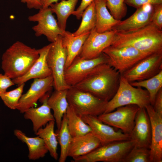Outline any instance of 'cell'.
I'll return each instance as SVG.
<instances>
[{"label":"cell","mask_w":162,"mask_h":162,"mask_svg":"<svg viewBox=\"0 0 162 162\" xmlns=\"http://www.w3.org/2000/svg\"><path fill=\"white\" fill-rule=\"evenodd\" d=\"M15 136L28 147L29 160H35L43 158L48 152V149L42 138L38 136L30 137L26 136L21 130L15 129L14 131Z\"/></svg>","instance_id":"obj_24"},{"label":"cell","mask_w":162,"mask_h":162,"mask_svg":"<svg viewBox=\"0 0 162 162\" xmlns=\"http://www.w3.org/2000/svg\"><path fill=\"white\" fill-rule=\"evenodd\" d=\"M59 0H46L42 4L43 7H49L51 4L58 2Z\"/></svg>","instance_id":"obj_41"},{"label":"cell","mask_w":162,"mask_h":162,"mask_svg":"<svg viewBox=\"0 0 162 162\" xmlns=\"http://www.w3.org/2000/svg\"><path fill=\"white\" fill-rule=\"evenodd\" d=\"M125 0H106V7L116 20H121L126 15L127 8Z\"/></svg>","instance_id":"obj_34"},{"label":"cell","mask_w":162,"mask_h":162,"mask_svg":"<svg viewBox=\"0 0 162 162\" xmlns=\"http://www.w3.org/2000/svg\"><path fill=\"white\" fill-rule=\"evenodd\" d=\"M55 133L60 146V154L58 161L65 162L68 157V153L73 137L68 127L66 113L63 117L60 128L57 129Z\"/></svg>","instance_id":"obj_28"},{"label":"cell","mask_w":162,"mask_h":162,"mask_svg":"<svg viewBox=\"0 0 162 162\" xmlns=\"http://www.w3.org/2000/svg\"><path fill=\"white\" fill-rule=\"evenodd\" d=\"M51 43L38 49L39 56L28 72L23 75L12 79L15 84L19 86L29 80L36 78L42 79L52 75V72L46 61L48 52Z\"/></svg>","instance_id":"obj_19"},{"label":"cell","mask_w":162,"mask_h":162,"mask_svg":"<svg viewBox=\"0 0 162 162\" xmlns=\"http://www.w3.org/2000/svg\"><path fill=\"white\" fill-rule=\"evenodd\" d=\"M69 104L79 116L87 115L98 116L104 113L107 101L74 87L67 90Z\"/></svg>","instance_id":"obj_5"},{"label":"cell","mask_w":162,"mask_h":162,"mask_svg":"<svg viewBox=\"0 0 162 162\" xmlns=\"http://www.w3.org/2000/svg\"><path fill=\"white\" fill-rule=\"evenodd\" d=\"M162 70V52L151 54L121 74L130 83L148 79Z\"/></svg>","instance_id":"obj_9"},{"label":"cell","mask_w":162,"mask_h":162,"mask_svg":"<svg viewBox=\"0 0 162 162\" xmlns=\"http://www.w3.org/2000/svg\"><path fill=\"white\" fill-rule=\"evenodd\" d=\"M121 74L108 63L94 68L82 80L73 86L88 92L106 101L116 93Z\"/></svg>","instance_id":"obj_1"},{"label":"cell","mask_w":162,"mask_h":162,"mask_svg":"<svg viewBox=\"0 0 162 162\" xmlns=\"http://www.w3.org/2000/svg\"><path fill=\"white\" fill-rule=\"evenodd\" d=\"M123 162H151L149 148L134 146L124 158Z\"/></svg>","instance_id":"obj_32"},{"label":"cell","mask_w":162,"mask_h":162,"mask_svg":"<svg viewBox=\"0 0 162 162\" xmlns=\"http://www.w3.org/2000/svg\"><path fill=\"white\" fill-rule=\"evenodd\" d=\"M52 13L50 7H42L38 13L28 18L29 21L37 22L32 28L35 35H44L51 43L55 42L59 36H62L65 31L60 28Z\"/></svg>","instance_id":"obj_10"},{"label":"cell","mask_w":162,"mask_h":162,"mask_svg":"<svg viewBox=\"0 0 162 162\" xmlns=\"http://www.w3.org/2000/svg\"><path fill=\"white\" fill-rule=\"evenodd\" d=\"M134 146L131 140L112 142L99 147L84 155L72 158L73 162H123Z\"/></svg>","instance_id":"obj_6"},{"label":"cell","mask_w":162,"mask_h":162,"mask_svg":"<svg viewBox=\"0 0 162 162\" xmlns=\"http://www.w3.org/2000/svg\"><path fill=\"white\" fill-rule=\"evenodd\" d=\"M150 104L148 92L143 88L132 86L121 74L118 90L113 97L107 101L104 113L127 105H135L142 108Z\"/></svg>","instance_id":"obj_4"},{"label":"cell","mask_w":162,"mask_h":162,"mask_svg":"<svg viewBox=\"0 0 162 162\" xmlns=\"http://www.w3.org/2000/svg\"><path fill=\"white\" fill-rule=\"evenodd\" d=\"M26 4L27 8L29 9L39 10L43 7L41 0H17Z\"/></svg>","instance_id":"obj_40"},{"label":"cell","mask_w":162,"mask_h":162,"mask_svg":"<svg viewBox=\"0 0 162 162\" xmlns=\"http://www.w3.org/2000/svg\"><path fill=\"white\" fill-rule=\"evenodd\" d=\"M78 0H62L59 2L53 3L50 6L53 13L57 17V22L60 28L65 31L67 20L75 10Z\"/></svg>","instance_id":"obj_26"},{"label":"cell","mask_w":162,"mask_h":162,"mask_svg":"<svg viewBox=\"0 0 162 162\" xmlns=\"http://www.w3.org/2000/svg\"><path fill=\"white\" fill-rule=\"evenodd\" d=\"M94 0H82L80 4L77 9L74 10L72 14L80 20L82 17L83 12L85 10Z\"/></svg>","instance_id":"obj_38"},{"label":"cell","mask_w":162,"mask_h":162,"mask_svg":"<svg viewBox=\"0 0 162 162\" xmlns=\"http://www.w3.org/2000/svg\"><path fill=\"white\" fill-rule=\"evenodd\" d=\"M111 46H131L150 54L162 52V31L152 22L134 31L116 32Z\"/></svg>","instance_id":"obj_2"},{"label":"cell","mask_w":162,"mask_h":162,"mask_svg":"<svg viewBox=\"0 0 162 162\" xmlns=\"http://www.w3.org/2000/svg\"><path fill=\"white\" fill-rule=\"evenodd\" d=\"M25 83L19 86L15 89L6 92L1 98L4 104L10 109H16L19 100L22 95Z\"/></svg>","instance_id":"obj_33"},{"label":"cell","mask_w":162,"mask_h":162,"mask_svg":"<svg viewBox=\"0 0 162 162\" xmlns=\"http://www.w3.org/2000/svg\"><path fill=\"white\" fill-rule=\"evenodd\" d=\"M67 56L66 47L62 43V36H58L51 45L46 58L47 64L52 72L55 90L68 89L70 87L64 78L65 66Z\"/></svg>","instance_id":"obj_7"},{"label":"cell","mask_w":162,"mask_h":162,"mask_svg":"<svg viewBox=\"0 0 162 162\" xmlns=\"http://www.w3.org/2000/svg\"><path fill=\"white\" fill-rule=\"evenodd\" d=\"M46 0H41V2L42 3V4H43V2H44ZM43 5V4H42Z\"/></svg>","instance_id":"obj_42"},{"label":"cell","mask_w":162,"mask_h":162,"mask_svg":"<svg viewBox=\"0 0 162 162\" xmlns=\"http://www.w3.org/2000/svg\"><path fill=\"white\" fill-rule=\"evenodd\" d=\"M151 127L150 146L151 162H162V116L158 114L150 104L145 107Z\"/></svg>","instance_id":"obj_17"},{"label":"cell","mask_w":162,"mask_h":162,"mask_svg":"<svg viewBox=\"0 0 162 162\" xmlns=\"http://www.w3.org/2000/svg\"><path fill=\"white\" fill-rule=\"evenodd\" d=\"M116 31L112 30L103 33L98 32L95 28L90 32L78 56L86 59L99 56L103 50L110 46Z\"/></svg>","instance_id":"obj_13"},{"label":"cell","mask_w":162,"mask_h":162,"mask_svg":"<svg viewBox=\"0 0 162 162\" xmlns=\"http://www.w3.org/2000/svg\"><path fill=\"white\" fill-rule=\"evenodd\" d=\"M103 52L107 57L108 64L121 74L151 55L131 46L114 47L111 45L105 49Z\"/></svg>","instance_id":"obj_8"},{"label":"cell","mask_w":162,"mask_h":162,"mask_svg":"<svg viewBox=\"0 0 162 162\" xmlns=\"http://www.w3.org/2000/svg\"><path fill=\"white\" fill-rule=\"evenodd\" d=\"M152 22L159 29L162 28V4L153 5Z\"/></svg>","instance_id":"obj_35"},{"label":"cell","mask_w":162,"mask_h":162,"mask_svg":"<svg viewBox=\"0 0 162 162\" xmlns=\"http://www.w3.org/2000/svg\"><path fill=\"white\" fill-rule=\"evenodd\" d=\"M140 108L136 105H127L118 107L115 111L103 113L98 117L104 123L119 128L124 133L130 135Z\"/></svg>","instance_id":"obj_11"},{"label":"cell","mask_w":162,"mask_h":162,"mask_svg":"<svg viewBox=\"0 0 162 162\" xmlns=\"http://www.w3.org/2000/svg\"><path fill=\"white\" fill-rule=\"evenodd\" d=\"M96 22L95 28L98 32L103 33L112 30L120 20L115 19L107 10L106 0H94Z\"/></svg>","instance_id":"obj_25"},{"label":"cell","mask_w":162,"mask_h":162,"mask_svg":"<svg viewBox=\"0 0 162 162\" xmlns=\"http://www.w3.org/2000/svg\"><path fill=\"white\" fill-rule=\"evenodd\" d=\"M49 96L47 94L40 100L42 103L41 106L37 108H30L24 113V118L31 121L33 130L35 134L40 128L44 127L49 122L55 121L47 102Z\"/></svg>","instance_id":"obj_20"},{"label":"cell","mask_w":162,"mask_h":162,"mask_svg":"<svg viewBox=\"0 0 162 162\" xmlns=\"http://www.w3.org/2000/svg\"><path fill=\"white\" fill-rule=\"evenodd\" d=\"M101 145L98 139L91 132L72 137L68 157L72 158L86 155Z\"/></svg>","instance_id":"obj_21"},{"label":"cell","mask_w":162,"mask_h":162,"mask_svg":"<svg viewBox=\"0 0 162 162\" xmlns=\"http://www.w3.org/2000/svg\"><path fill=\"white\" fill-rule=\"evenodd\" d=\"M53 86L52 75L42 79H34L29 89L21 96L16 109L24 113L30 108L34 107L49 92Z\"/></svg>","instance_id":"obj_14"},{"label":"cell","mask_w":162,"mask_h":162,"mask_svg":"<svg viewBox=\"0 0 162 162\" xmlns=\"http://www.w3.org/2000/svg\"><path fill=\"white\" fill-rule=\"evenodd\" d=\"M152 106L154 111L162 116V88L158 93Z\"/></svg>","instance_id":"obj_39"},{"label":"cell","mask_w":162,"mask_h":162,"mask_svg":"<svg viewBox=\"0 0 162 162\" xmlns=\"http://www.w3.org/2000/svg\"><path fill=\"white\" fill-rule=\"evenodd\" d=\"M124 2L126 4L137 9L146 4L153 5L162 4V0H125Z\"/></svg>","instance_id":"obj_36"},{"label":"cell","mask_w":162,"mask_h":162,"mask_svg":"<svg viewBox=\"0 0 162 162\" xmlns=\"http://www.w3.org/2000/svg\"><path fill=\"white\" fill-rule=\"evenodd\" d=\"M81 118L90 127L92 132L99 140L101 145L130 140L129 134L121 130L115 131L111 126L101 121L98 116L87 115Z\"/></svg>","instance_id":"obj_15"},{"label":"cell","mask_w":162,"mask_h":162,"mask_svg":"<svg viewBox=\"0 0 162 162\" xmlns=\"http://www.w3.org/2000/svg\"><path fill=\"white\" fill-rule=\"evenodd\" d=\"M153 5L146 4L136 9L130 16L123 21L120 20L112 28L117 32L126 33L141 28L152 22Z\"/></svg>","instance_id":"obj_16"},{"label":"cell","mask_w":162,"mask_h":162,"mask_svg":"<svg viewBox=\"0 0 162 162\" xmlns=\"http://www.w3.org/2000/svg\"><path fill=\"white\" fill-rule=\"evenodd\" d=\"M130 83L134 86L146 89L149 95L150 104L153 106L158 93L162 88V70L148 79Z\"/></svg>","instance_id":"obj_30"},{"label":"cell","mask_w":162,"mask_h":162,"mask_svg":"<svg viewBox=\"0 0 162 162\" xmlns=\"http://www.w3.org/2000/svg\"><path fill=\"white\" fill-rule=\"evenodd\" d=\"M55 122V121L49 122L44 127L40 128L35 134L42 139L51 157L57 160L58 159V142L54 131Z\"/></svg>","instance_id":"obj_27"},{"label":"cell","mask_w":162,"mask_h":162,"mask_svg":"<svg viewBox=\"0 0 162 162\" xmlns=\"http://www.w3.org/2000/svg\"><path fill=\"white\" fill-rule=\"evenodd\" d=\"M67 90H55L47 99L48 104L53 112L57 129L60 128L63 117L69 105L67 98Z\"/></svg>","instance_id":"obj_22"},{"label":"cell","mask_w":162,"mask_h":162,"mask_svg":"<svg viewBox=\"0 0 162 162\" xmlns=\"http://www.w3.org/2000/svg\"><path fill=\"white\" fill-rule=\"evenodd\" d=\"M14 85L9 77L5 74H0V98L8 88Z\"/></svg>","instance_id":"obj_37"},{"label":"cell","mask_w":162,"mask_h":162,"mask_svg":"<svg viewBox=\"0 0 162 162\" xmlns=\"http://www.w3.org/2000/svg\"><path fill=\"white\" fill-rule=\"evenodd\" d=\"M82 20L77 29L72 33L74 36H77L90 32L95 28L96 25V13L94 1L83 12Z\"/></svg>","instance_id":"obj_31"},{"label":"cell","mask_w":162,"mask_h":162,"mask_svg":"<svg viewBox=\"0 0 162 162\" xmlns=\"http://www.w3.org/2000/svg\"><path fill=\"white\" fill-rule=\"evenodd\" d=\"M39 56L38 49L18 41L3 54L2 68L4 74L11 79L16 78L26 74Z\"/></svg>","instance_id":"obj_3"},{"label":"cell","mask_w":162,"mask_h":162,"mask_svg":"<svg viewBox=\"0 0 162 162\" xmlns=\"http://www.w3.org/2000/svg\"><path fill=\"white\" fill-rule=\"evenodd\" d=\"M130 135V140L133 142L134 146L149 148L151 127L145 108H140L138 110L136 116L135 124Z\"/></svg>","instance_id":"obj_18"},{"label":"cell","mask_w":162,"mask_h":162,"mask_svg":"<svg viewBox=\"0 0 162 162\" xmlns=\"http://www.w3.org/2000/svg\"><path fill=\"white\" fill-rule=\"evenodd\" d=\"M66 114L68 127L73 137L84 135L92 132L89 125L77 115L69 105Z\"/></svg>","instance_id":"obj_29"},{"label":"cell","mask_w":162,"mask_h":162,"mask_svg":"<svg viewBox=\"0 0 162 162\" xmlns=\"http://www.w3.org/2000/svg\"><path fill=\"white\" fill-rule=\"evenodd\" d=\"M108 58L102 52L98 57L86 59L77 56L65 70L64 78L67 84L73 87L82 80L96 67L108 63Z\"/></svg>","instance_id":"obj_12"},{"label":"cell","mask_w":162,"mask_h":162,"mask_svg":"<svg viewBox=\"0 0 162 162\" xmlns=\"http://www.w3.org/2000/svg\"><path fill=\"white\" fill-rule=\"evenodd\" d=\"M90 32L79 35L74 36L72 33L66 30L62 36V43L67 52L65 70L70 64L79 55L86 40Z\"/></svg>","instance_id":"obj_23"}]
</instances>
